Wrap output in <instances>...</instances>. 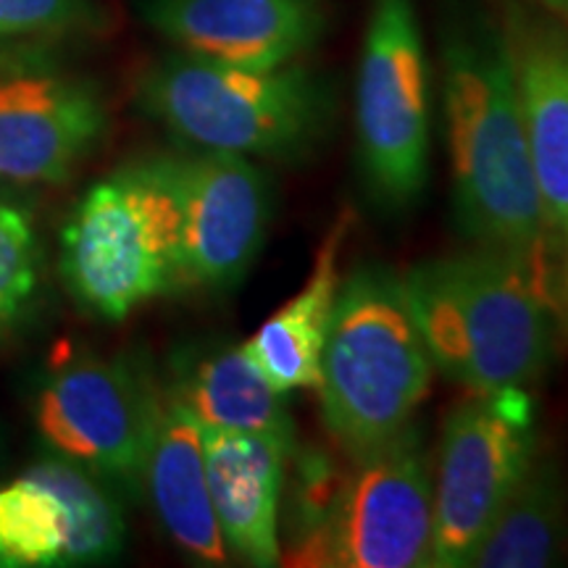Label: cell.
<instances>
[{"label":"cell","instance_id":"6da1fadb","mask_svg":"<svg viewBox=\"0 0 568 568\" xmlns=\"http://www.w3.org/2000/svg\"><path fill=\"white\" fill-rule=\"evenodd\" d=\"M439 63L458 226L474 245L550 258L535 166L518 103L506 24L453 3L439 24Z\"/></svg>","mask_w":568,"mask_h":568},{"label":"cell","instance_id":"7a4b0ae2","mask_svg":"<svg viewBox=\"0 0 568 568\" xmlns=\"http://www.w3.org/2000/svg\"><path fill=\"white\" fill-rule=\"evenodd\" d=\"M403 284L432 364L471 395L529 389L548 374L560 332L552 255L474 245L410 266Z\"/></svg>","mask_w":568,"mask_h":568},{"label":"cell","instance_id":"3957f363","mask_svg":"<svg viewBox=\"0 0 568 568\" xmlns=\"http://www.w3.org/2000/svg\"><path fill=\"white\" fill-rule=\"evenodd\" d=\"M432 372L403 276L385 264L355 266L339 284L316 387L324 429L343 458L366 456L406 429Z\"/></svg>","mask_w":568,"mask_h":568},{"label":"cell","instance_id":"277c9868","mask_svg":"<svg viewBox=\"0 0 568 568\" xmlns=\"http://www.w3.org/2000/svg\"><path fill=\"white\" fill-rule=\"evenodd\" d=\"M138 103L184 145L274 161L314 153L335 116L329 84L297 61L243 69L182 51L142 71Z\"/></svg>","mask_w":568,"mask_h":568},{"label":"cell","instance_id":"5b68a950","mask_svg":"<svg viewBox=\"0 0 568 568\" xmlns=\"http://www.w3.org/2000/svg\"><path fill=\"white\" fill-rule=\"evenodd\" d=\"M180 201L169 159L130 163L90 184L59 240V272L84 314L124 322L182 284Z\"/></svg>","mask_w":568,"mask_h":568},{"label":"cell","instance_id":"8992f818","mask_svg":"<svg viewBox=\"0 0 568 568\" xmlns=\"http://www.w3.org/2000/svg\"><path fill=\"white\" fill-rule=\"evenodd\" d=\"M355 145L372 201L408 211L429 184L432 92L416 0H372L355 82Z\"/></svg>","mask_w":568,"mask_h":568},{"label":"cell","instance_id":"52a82bcc","mask_svg":"<svg viewBox=\"0 0 568 568\" xmlns=\"http://www.w3.org/2000/svg\"><path fill=\"white\" fill-rule=\"evenodd\" d=\"M347 460V458H345ZM435 464L416 422L347 460L322 531L284 564L311 568H416L432 564Z\"/></svg>","mask_w":568,"mask_h":568},{"label":"cell","instance_id":"ba28073f","mask_svg":"<svg viewBox=\"0 0 568 568\" xmlns=\"http://www.w3.org/2000/svg\"><path fill=\"white\" fill-rule=\"evenodd\" d=\"M161 400L163 389L130 355L80 353L45 374L32 414L51 456L138 497Z\"/></svg>","mask_w":568,"mask_h":568},{"label":"cell","instance_id":"9c48e42d","mask_svg":"<svg viewBox=\"0 0 568 568\" xmlns=\"http://www.w3.org/2000/svg\"><path fill=\"white\" fill-rule=\"evenodd\" d=\"M537 456V414L529 389L471 395L443 424L435 466L432 564L471 566V558Z\"/></svg>","mask_w":568,"mask_h":568},{"label":"cell","instance_id":"30bf717a","mask_svg":"<svg viewBox=\"0 0 568 568\" xmlns=\"http://www.w3.org/2000/svg\"><path fill=\"white\" fill-rule=\"evenodd\" d=\"M124 508L113 487L48 456L0 485V568H61L124 550Z\"/></svg>","mask_w":568,"mask_h":568},{"label":"cell","instance_id":"8fae6325","mask_svg":"<svg viewBox=\"0 0 568 568\" xmlns=\"http://www.w3.org/2000/svg\"><path fill=\"white\" fill-rule=\"evenodd\" d=\"M180 201L182 284L230 290L245 280L272 222L266 174L245 155L197 151L169 159Z\"/></svg>","mask_w":568,"mask_h":568},{"label":"cell","instance_id":"7c38bea8","mask_svg":"<svg viewBox=\"0 0 568 568\" xmlns=\"http://www.w3.org/2000/svg\"><path fill=\"white\" fill-rule=\"evenodd\" d=\"M105 126L101 90L82 77L0 71V182L63 184L95 153Z\"/></svg>","mask_w":568,"mask_h":568},{"label":"cell","instance_id":"4fadbf2b","mask_svg":"<svg viewBox=\"0 0 568 568\" xmlns=\"http://www.w3.org/2000/svg\"><path fill=\"white\" fill-rule=\"evenodd\" d=\"M142 17L182 53L243 69L297 61L326 27L322 0H145Z\"/></svg>","mask_w":568,"mask_h":568},{"label":"cell","instance_id":"5bb4252c","mask_svg":"<svg viewBox=\"0 0 568 568\" xmlns=\"http://www.w3.org/2000/svg\"><path fill=\"white\" fill-rule=\"evenodd\" d=\"M506 34L545 222L568 224V27L508 6Z\"/></svg>","mask_w":568,"mask_h":568},{"label":"cell","instance_id":"9a60e30c","mask_svg":"<svg viewBox=\"0 0 568 568\" xmlns=\"http://www.w3.org/2000/svg\"><path fill=\"white\" fill-rule=\"evenodd\" d=\"M295 445L264 432L203 429L211 503L230 558L282 564L280 508Z\"/></svg>","mask_w":568,"mask_h":568},{"label":"cell","instance_id":"2e32d148","mask_svg":"<svg viewBox=\"0 0 568 568\" xmlns=\"http://www.w3.org/2000/svg\"><path fill=\"white\" fill-rule=\"evenodd\" d=\"M142 489L151 497L163 531L184 556L201 566L230 560L205 471L203 426L163 389L148 447Z\"/></svg>","mask_w":568,"mask_h":568},{"label":"cell","instance_id":"e0dca14e","mask_svg":"<svg viewBox=\"0 0 568 568\" xmlns=\"http://www.w3.org/2000/svg\"><path fill=\"white\" fill-rule=\"evenodd\" d=\"M351 224V211H345L318 247L305 287L245 343L253 364L284 395L293 389H316L322 382V355L343 284L339 253Z\"/></svg>","mask_w":568,"mask_h":568},{"label":"cell","instance_id":"ac0fdd59","mask_svg":"<svg viewBox=\"0 0 568 568\" xmlns=\"http://www.w3.org/2000/svg\"><path fill=\"white\" fill-rule=\"evenodd\" d=\"M166 393L193 414L203 429L264 432L297 443L284 393L261 374L245 345L184 355Z\"/></svg>","mask_w":568,"mask_h":568},{"label":"cell","instance_id":"d6986e66","mask_svg":"<svg viewBox=\"0 0 568 568\" xmlns=\"http://www.w3.org/2000/svg\"><path fill=\"white\" fill-rule=\"evenodd\" d=\"M568 548V487L550 453H537L474 552L479 568H545Z\"/></svg>","mask_w":568,"mask_h":568},{"label":"cell","instance_id":"ffe728a7","mask_svg":"<svg viewBox=\"0 0 568 568\" xmlns=\"http://www.w3.org/2000/svg\"><path fill=\"white\" fill-rule=\"evenodd\" d=\"M42 284V240L30 203L0 187V339L30 316Z\"/></svg>","mask_w":568,"mask_h":568},{"label":"cell","instance_id":"44dd1931","mask_svg":"<svg viewBox=\"0 0 568 568\" xmlns=\"http://www.w3.org/2000/svg\"><path fill=\"white\" fill-rule=\"evenodd\" d=\"M101 19L92 0H0V40L92 30Z\"/></svg>","mask_w":568,"mask_h":568},{"label":"cell","instance_id":"7402d4cb","mask_svg":"<svg viewBox=\"0 0 568 568\" xmlns=\"http://www.w3.org/2000/svg\"><path fill=\"white\" fill-rule=\"evenodd\" d=\"M552 301L560 329L568 335V224L552 237Z\"/></svg>","mask_w":568,"mask_h":568},{"label":"cell","instance_id":"603a6c76","mask_svg":"<svg viewBox=\"0 0 568 568\" xmlns=\"http://www.w3.org/2000/svg\"><path fill=\"white\" fill-rule=\"evenodd\" d=\"M542 3L568 21V0H542Z\"/></svg>","mask_w":568,"mask_h":568},{"label":"cell","instance_id":"cb8c5ba5","mask_svg":"<svg viewBox=\"0 0 568 568\" xmlns=\"http://www.w3.org/2000/svg\"><path fill=\"white\" fill-rule=\"evenodd\" d=\"M0 42H3V40H0ZM0 71H6L3 69V51H0Z\"/></svg>","mask_w":568,"mask_h":568}]
</instances>
